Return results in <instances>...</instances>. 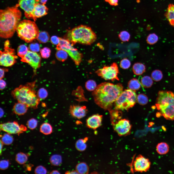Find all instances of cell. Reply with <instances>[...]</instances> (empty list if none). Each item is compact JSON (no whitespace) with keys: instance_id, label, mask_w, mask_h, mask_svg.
I'll return each mask as SVG.
<instances>
[{"instance_id":"1","label":"cell","mask_w":174,"mask_h":174,"mask_svg":"<svg viewBox=\"0 0 174 174\" xmlns=\"http://www.w3.org/2000/svg\"><path fill=\"white\" fill-rule=\"evenodd\" d=\"M123 90V87L120 83L114 84L104 82L97 86L92 95L96 104L104 110L109 111Z\"/></svg>"},{"instance_id":"2","label":"cell","mask_w":174,"mask_h":174,"mask_svg":"<svg viewBox=\"0 0 174 174\" xmlns=\"http://www.w3.org/2000/svg\"><path fill=\"white\" fill-rule=\"evenodd\" d=\"M18 4L0 10V36L3 38L11 37L20 22L22 14Z\"/></svg>"},{"instance_id":"3","label":"cell","mask_w":174,"mask_h":174,"mask_svg":"<svg viewBox=\"0 0 174 174\" xmlns=\"http://www.w3.org/2000/svg\"><path fill=\"white\" fill-rule=\"evenodd\" d=\"M36 82L35 81L20 85L12 91V96L18 102L26 104L29 107L37 108L40 100L35 88Z\"/></svg>"},{"instance_id":"4","label":"cell","mask_w":174,"mask_h":174,"mask_svg":"<svg viewBox=\"0 0 174 174\" xmlns=\"http://www.w3.org/2000/svg\"><path fill=\"white\" fill-rule=\"evenodd\" d=\"M65 39L72 45L77 43L90 45L96 41L97 36L90 27L86 25H81L68 31Z\"/></svg>"},{"instance_id":"5","label":"cell","mask_w":174,"mask_h":174,"mask_svg":"<svg viewBox=\"0 0 174 174\" xmlns=\"http://www.w3.org/2000/svg\"><path fill=\"white\" fill-rule=\"evenodd\" d=\"M155 105L160 115L167 120H174V94L172 92L159 91Z\"/></svg>"},{"instance_id":"6","label":"cell","mask_w":174,"mask_h":174,"mask_svg":"<svg viewBox=\"0 0 174 174\" xmlns=\"http://www.w3.org/2000/svg\"><path fill=\"white\" fill-rule=\"evenodd\" d=\"M19 37L27 43L32 42L37 39L39 33L37 25L33 21L24 20L20 21L16 30Z\"/></svg>"},{"instance_id":"7","label":"cell","mask_w":174,"mask_h":174,"mask_svg":"<svg viewBox=\"0 0 174 174\" xmlns=\"http://www.w3.org/2000/svg\"><path fill=\"white\" fill-rule=\"evenodd\" d=\"M137 97L135 91L130 89H125L115 102V109L118 110H128L135 104Z\"/></svg>"},{"instance_id":"8","label":"cell","mask_w":174,"mask_h":174,"mask_svg":"<svg viewBox=\"0 0 174 174\" xmlns=\"http://www.w3.org/2000/svg\"><path fill=\"white\" fill-rule=\"evenodd\" d=\"M71 43L67 40L60 38L58 44L57 45L56 49L65 51L70 56L76 65H79L83 58V55L77 49L74 48Z\"/></svg>"},{"instance_id":"9","label":"cell","mask_w":174,"mask_h":174,"mask_svg":"<svg viewBox=\"0 0 174 174\" xmlns=\"http://www.w3.org/2000/svg\"><path fill=\"white\" fill-rule=\"evenodd\" d=\"M10 43L6 40L4 44V51H0V65L5 67L11 66L16 62L18 57L15 55L14 50L9 46Z\"/></svg>"},{"instance_id":"10","label":"cell","mask_w":174,"mask_h":174,"mask_svg":"<svg viewBox=\"0 0 174 174\" xmlns=\"http://www.w3.org/2000/svg\"><path fill=\"white\" fill-rule=\"evenodd\" d=\"M95 73L98 75L106 80H119L117 75L119 73L118 66L116 63L113 62L110 66H104L97 70Z\"/></svg>"},{"instance_id":"11","label":"cell","mask_w":174,"mask_h":174,"mask_svg":"<svg viewBox=\"0 0 174 174\" xmlns=\"http://www.w3.org/2000/svg\"><path fill=\"white\" fill-rule=\"evenodd\" d=\"M0 129L10 134H17L18 135L27 130V127L23 125H19L16 121L8 122L1 123Z\"/></svg>"},{"instance_id":"12","label":"cell","mask_w":174,"mask_h":174,"mask_svg":"<svg viewBox=\"0 0 174 174\" xmlns=\"http://www.w3.org/2000/svg\"><path fill=\"white\" fill-rule=\"evenodd\" d=\"M112 125L114 130L120 136L128 135L131 128L129 121L126 119H121Z\"/></svg>"},{"instance_id":"13","label":"cell","mask_w":174,"mask_h":174,"mask_svg":"<svg viewBox=\"0 0 174 174\" xmlns=\"http://www.w3.org/2000/svg\"><path fill=\"white\" fill-rule=\"evenodd\" d=\"M41 58L40 55L36 52L29 50L21 60L23 62L28 64L33 68L34 71L40 67L41 65Z\"/></svg>"},{"instance_id":"14","label":"cell","mask_w":174,"mask_h":174,"mask_svg":"<svg viewBox=\"0 0 174 174\" xmlns=\"http://www.w3.org/2000/svg\"><path fill=\"white\" fill-rule=\"evenodd\" d=\"M151 162L149 160L141 155L136 157L133 162L134 171L136 172H146L150 168Z\"/></svg>"},{"instance_id":"15","label":"cell","mask_w":174,"mask_h":174,"mask_svg":"<svg viewBox=\"0 0 174 174\" xmlns=\"http://www.w3.org/2000/svg\"><path fill=\"white\" fill-rule=\"evenodd\" d=\"M40 0H19L18 4L24 11L25 17L29 19L35 5Z\"/></svg>"},{"instance_id":"16","label":"cell","mask_w":174,"mask_h":174,"mask_svg":"<svg viewBox=\"0 0 174 174\" xmlns=\"http://www.w3.org/2000/svg\"><path fill=\"white\" fill-rule=\"evenodd\" d=\"M48 8L45 4L37 3L35 5L31 14L30 18L35 21L37 18L41 17L47 14Z\"/></svg>"},{"instance_id":"17","label":"cell","mask_w":174,"mask_h":174,"mask_svg":"<svg viewBox=\"0 0 174 174\" xmlns=\"http://www.w3.org/2000/svg\"><path fill=\"white\" fill-rule=\"evenodd\" d=\"M87 111L85 106L72 105L70 106L69 109L70 113L72 116L79 119L84 117Z\"/></svg>"},{"instance_id":"18","label":"cell","mask_w":174,"mask_h":174,"mask_svg":"<svg viewBox=\"0 0 174 174\" xmlns=\"http://www.w3.org/2000/svg\"><path fill=\"white\" fill-rule=\"evenodd\" d=\"M102 119V116L98 114L94 115L87 119L86 125L89 128L96 129L101 125Z\"/></svg>"},{"instance_id":"19","label":"cell","mask_w":174,"mask_h":174,"mask_svg":"<svg viewBox=\"0 0 174 174\" xmlns=\"http://www.w3.org/2000/svg\"><path fill=\"white\" fill-rule=\"evenodd\" d=\"M29 107L26 104L18 102L15 103L13 108V111L15 114L19 116L25 114L27 112Z\"/></svg>"},{"instance_id":"20","label":"cell","mask_w":174,"mask_h":174,"mask_svg":"<svg viewBox=\"0 0 174 174\" xmlns=\"http://www.w3.org/2000/svg\"><path fill=\"white\" fill-rule=\"evenodd\" d=\"M165 15L170 24L174 27V4L168 5Z\"/></svg>"},{"instance_id":"21","label":"cell","mask_w":174,"mask_h":174,"mask_svg":"<svg viewBox=\"0 0 174 174\" xmlns=\"http://www.w3.org/2000/svg\"><path fill=\"white\" fill-rule=\"evenodd\" d=\"M146 69L145 65L139 62L135 63L132 67L133 73L137 75H142L145 72Z\"/></svg>"},{"instance_id":"22","label":"cell","mask_w":174,"mask_h":174,"mask_svg":"<svg viewBox=\"0 0 174 174\" xmlns=\"http://www.w3.org/2000/svg\"><path fill=\"white\" fill-rule=\"evenodd\" d=\"M156 151L159 154L163 155L167 153L169 151V147L166 143L162 142L158 144L156 146Z\"/></svg>"},{"instance_id":"23","label":"cell","mask_w":174,"mask_h":174,"mask_svg":"<svg viewBox=\"0 0 174 174\" xmlns=\"http://www.w3.org/2000/svg\"><path fill=\"white\" fill-rule=\"evenodd\" d=\"M76 170L78 174H88L89 168L87 165L84 162H81L78 164L76 167Z\"/></svg>"},{"instance_id":"24","label":"cell","mask_w":174,"mask_h":174,"mask_svg":"<svg viewBox=\"0 0 174 174\" xmlns=\"http://www.w3.org/2000/svg\"><path fill=\"white\" fill-rule=\"evenodd\" d=\"M119 110L115 109V110H111L109 111L112 124L121 119L122 114L121 112Z\"/></svg>"},{"instance_id":"25","label":"cell","mask_w":174,"mask_h":174,"mask_svg":"<svg viewBox=\"0 0 174 174\" xmlns=\"http://www.w3.org/2000/svg\"><path fill=\"white\" fill-rule=\"evenodd\" d=\"M88 139L87 138H85L83 139H80L77 140L75 143V147L77 150L80 151H85L87 147L86 142Z\"/></svg>"},{"instance_id":"26","label":"cell","mask_w":174,"mask_h":174,"mask_svg":"<svg viewBox=\"0 0 174 174\" xmlns=\"http://www.w3.org/2000/svg\"><path fill=\"white\" fill-rule=\"evenodd\" d=\"M40 131L41 133L44 135H48L52 132V128L49 123H44L41 125Z\"/></svg>"},{"instance_id":"27","label":"cell","mask_w":174,"mask_h":174,"mask_svg":"<svg viewBox=\"0 0 174 174\" xmlns=\"http://www.w3.org/2000/svg\"><path fill=\"white\" fill-rule=\"evenodd\" d=\"M128 86L129 89L135 91L138 90L140 87V84L138 80L135 78H133L128 82Z\"/></svg>"},{"instance_id":"28","label":"cell","mask_w":174,"mask_h":174,"mask_svg":"<svg viewBox=\"0 0 174 174\" xmlns=\"http://www.w3.org/2000/svg\"><path fill=\"white\" fill-rule=\"evenodd\" d=\"M140 83L142 86L144 87H150L152 86L153 83L152 79L149 76H144L141 78Z\"/></svg>"},{"instance_id":"29","label":"cell","mask_w":174,"mask_h":174,"mask_svg":"<svg viewBox=\"0 0 174 174\" xmlns=\"http://www.w3.org/2000/svg\"><path fill=\"white\" fill-rule=\"evenodd\" d=\"M50 161L51 164L53 166H60L62 162V157L59 155H53L50 157Z\"/></svg>"},{"instance_id":"30","label":"cell","mask_w":174,"mask_h":174,"mask_svg":"<svg viewBox=\"0 0 174 174\" xmlns=\"http://www.w3.org/2000/svg\"><path fill=\"white\" fill-rule=\"evenodd\" d=\"M15 159L16 161L18 163L20 164H23L27 162L28 158L25 154L20 152L16 154Z\"/></svg>"},{"instance_id":"31","label":"cell","mask_w":174,"mask_h":174,"mask_svg":"<svg viewBox=\"0 0 174 174\" xmlns=\"http://www.w3.org/2000/svg\"><path fill=\"white\" fill-rule=\"evenodd\" d=\"M49 38V36L48 32L45 31H42L39 32L36 39L40 43H45L48 41Z\"/></svg>"},{"instance_id":"32","label":"cell","mask_w":174,"mask_h":174,"mask_svg":"<svg viewBox=\"0 0 174 174\" xmlns=\"http://www.w3.org/2000/svg\"><path fill=\"white\" fill-rule=\"evenodd\" d=\"M56 58L58 60L64 62L67 59L68 56V54L65 51L62 50H58L56 54Z\"/></svg>"},{"instance_id":"33","label":"cell","mask_w":174,"mask_h":174,"mask_svg":"<svg viewBox=\"0 0 174 174\" xmlns=\"http://www.w3.org/2000/svg\"><path fill=\"white\" fill-rule=\"evenodd\" d=\"M29 48L25 45L21 44L18 47L17 52L18 55L21 58H23L27 53Z\"/></svg>"},{"instance_id":"34","label":"cell","mask_w":174,"mask_h":174,"mask_svg":"<svg viewBox=\"0 0 174 174\" xmlns=\"http://www.w3.org/2000/svg\"><path fill=\"white\" fill-rule=\"evenodd\" d=\"M0 140L3 144L8 145L12 143L14 138L10 134L7 133L5 134L2 136Z\"/></svg>"},{"instance_id":"35","label":"cell","mask_w":174,"mask_h":174,"mask_svg":"<svg viewBox=\"0 0 174 174\" xmlns=\"http://www.w3.org/2000/svg\"><path fill=\"white\" fill-rule=\"evenodd\" d=\"M152 79L156 81L160 80L162 78L163 75L162 72L159 70H154L151 74Z\"/></svg>"},{"instance_id":"36","label":"cell","mask_w":174,"mask_h":174,"mask_svg":"<svg viewBox=\"0 0 174 174\" xmlns=\"http://www.w3.org/2000/svg\"><path fill=\"white\" fill-rule=\"evenodd\" d=\"M159 38L157 35L154 33L149 34L147 36L146 41L147 43L150 45L154 44L158 41Z\"/></svg>"},{"instance_id":"37","label":"cell","mask_w":174,"mask_h":174,"mask_svg":"<svg viewBox=\"0 0 174 174\" xmlns=\"http://www.w3.org/2000/svg\"><path fill=\"white\" fill-rule=\"evenodd\" d=\"M85 86L86 89L88 91H93L96 89L97 87L95 82L91 80H88L86 82Z\"/></svg>"},{"instance_id":"38","label":"cell","mask_w":174,"mask_h":174,"mask_svg":"<svg viewBox=\"0 0 174 174\" xmlns=\"http://www.w3.org/2000/svg\"><path fill=\"white\" fill-rule=\"evenodd\" d=\"M137 101L139 104L141 105H144L148 103V99L145 94H138L137 96Z\"/></svg>"},{"instance_id":"39","label":"cell","mask_w":174,"mask_h":174,"mask_svg":"<svg viewBox=\"0 0 174 174\" xmlns=\"http://www.w3.org/2000/svg\"><path fill=\"white\" fill-rule=\"evenodd\" d=\"M118 37L120 40L123 42H128L130 38V35L127 31H123L120 33Z\"/></svg>"},{"instance_id":"40","label":"cell","mask_w":174,"mask_h":174,"mask_svg":"<svg viewBox=\"0 0 174 174\" xmlns=\"http://www.w3.org/2000/svg\"><path fill=\"white\" fill-rule=\"evenodd\" d=\"M130 62L127 58H123L120 61V67L124 69L129 68L130 67Z\"/></svg>"},{"instance_id":"41","label":"cell","mask_w":174,"mask_h":174,"mask_svg":"<svg viewBox=\"0 0 174 174\" xmlns=\"http://www.w3.org/2000/svg\"><path fill=\"white\" fill-rule=\"evenodd\" d=\"M37 94L38 98L40 100L46 98L48 95V93L45 89L42 88L39 89L37 93Z\"/></svg>"},{"instance_id":"42","label":"cell","mask_w":174,"mask_h":174,"mask_svg":"<svg viewBox=\"0 0 174 174\" xmlns=\"http://www.w3.org/2000/svg\"><path fill=\"white\" fill-rule=\"evenodd\" d=\"M38 121L36 119L32 118L28 120L27 123L28 127L32 130L35 129L37 126Z\"/></svg>"},{"instance_id":"43","label":"cell","mask_w":174,"mask_h":174,"mask_svg":"<svg viewBox=\"0 0 174 174\" xmlns=\"http://www.w3.org/2000/svg\"><path fill=\"white\" fill-rule=\"evenodd\" d=\"M51 50L50 49L47 47H45L40 50V53L41 57L43 58H47L50 56Z\"/></svg>"},{"instance_id":"44","label":"cell","mask_w":174,"mask_h":174,"mask_svg":"<svg viewBox=\"0 0 174 174\" xmlns=\"http://www.w3.org/2000/svg\"><path fill=\"white\" fill-rule=\"evenodd\" d=\"M29 50L35 52H37L40 51V48L39 44L36 43L30 44L29 45Z\"/></svg>"},{"instance_id":"45","label":"cell","mask_w":174,"mask_h":174,"mask_svg":"<svg viewBox=\"0 0 174 174\" xmlns=\"http://www.w3.org/2000/svg\"><path fill=\"white\" fill-rule=\"evenodd\" d=\"M34 172L35 174H45L47 173V170L44 167L40 165L36 168Z\"/></svg>"},{"instance_id":"46","label":"cell","mask_w":174,"mask_h":174,"mask_svg":"<svg viewBox=\"0 0 174 174\" xmlns=\"http://www.w3.org/2000/svg\"><path fill=\"white\" fill-rule=\"evenodd\" d=\"M9 165V162L8 160H2L0 162V168L3 170L8 168Z\"/></svg>"},{"instance_id":"47","label":"cell","mask_w":174,"mask_h":174,"mask_svg":"<svg viewBox=\"0 0 174 174\" xmlns=\"http://www.w3.org/2000/svg\"><path fill=\"white\" fill-rule=\"evenodd\" d=\"M60 41V37L56 36H53L51 38V42L53 45H57L59 43Z\"/></svg>"},{"instance_id":"48","label":"cell","mask_w":174,"mask_h":174,"mask_svg":"<svg viewBox=\"0 0 174 174\" xmlns=\"http://www.w3.org/2000/svg\"><path fill=\"white\" fill-rule=\"evenodd\" d=\"M0 90H2L5 87L6 84V82L2 79H0Z\"/></svg>"},{"instance_id":"49","label":"cell","mask_w":174,"mask_h":174,"mask_svg":"<svg viewBox=\"0 0 174 174\" xmlns=\"http://www.w3.org/2000/svg\"><path fill=\"white\" fill-rule=\"evenodd\" d=\"M112 5L116 6L118 4V0H105Z\"/></svg>"},{"instance_id":"50","label":"cell","mask_w":174,"mask_h":174,"mask_svg":"<svg viewBox=\"0 0 174 174\" xmlns=\"http://www.w3.org/2000/svg\"><path fill=\"white\" fill-rule=\"evenodd\" d=\"M5 72L4 69L0 68V79H2L4 77Z\"/></svg>"},{"instance_id":"51","label":"cell","mask_w":174,"mask_h":174,"mask_svg":"<svg viewBox=\"0 0 174 174\" xmlns=\"http://www.w3.org/2000/svg\"><path fill=\"white\" fill-rule=\"evenodd\" d=\"M33 166V165L31 164H29L26 165V166L27 170L28 171H30Z\"/></svg>"},{"instance_id":"52","label":"cell","mask_w":174,"mask_h":174,"mask_svg":"<svg viewBox=\"0 0 174 174\" xmlns=\"http://www.w3.org/2000/svg\"><path fill=\"white\" fill-rule=\"evenodd\" d=\"M66 174H78L76 170H73L71 171H67L65 172Z\"/></svg>"},{"instance_id":"53","label":"cell","mask_w":174,"mask_h":174,"mask_svg":"<svg viewBox=\"0 0 174 174\" xmlns=\"http://www.w3.org/2000/svg\"><path fill=\"white\" fill-rule=\"evenodd\" d=\"M60 173L57 170H53L50 172V174H60Z\"/></svg>"},{"instance_id":"54","label":"cell","mask_w":174,"mask_h":174,"mask_svg":"<svg viewBox=\"0 0 174 174\" xmlns=\"http://www.w3.org/2000/svg\"><path fill=\"white\" fill-rule=\"evenodd\" d=\"M3 144L2 142L1 141V140H0V155L1 154V152L2 151V148L3 147Z\"/></svg>"},{"instance_id":"55","label":"cell","mask_w":174,"mask_h":174,"mask_svg":"<svg viewBox=\"0 0 174 174\" xmlns=\"http://www.w3.org/2000/svg\"><path fill=\"white\" fill-rule=\"evenodd\" d=\"M4 115V111L1 108H0V117H2Z\"/></svg>"},{"instance_id":"56","label":"cell","mask_w":174,"mask_h":174,"mask_svg":"<svg viewBox=\"0 0 174 174\" xmlns=\"http://www.w3.org/2000/svg\"><path fill=\"white\" fill-rule=\"evenodd\" d=\"M47 0H40L41 4H45Z\"/></svg>"}]
</instances>
